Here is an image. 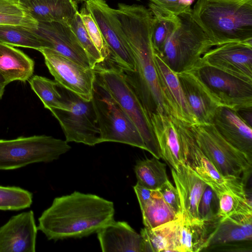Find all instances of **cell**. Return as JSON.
I'll return each instance as SVG.
<instances>
[{"mask_svg": "<svg viewBox=\"0 0 252 252\" xmlns=\"http://www.w3.org/2000/svg\"><path fill=\"white\" fill-rule=\"evenodd\" d=\"M92 102L99 131L100 143L114 142L146 151L139 130L110 94L94 80Z\"/></svg>", "mask_w": 252, "mask_h": 252, "instance_id": "7", "label": "cell"}, {"mask_svg": "<svg viewBox=\"0 0 252 252\" xmlns=\"http://www.w3.org/2000/svg\"><path fill=\"white\" fill-rule=\"evenodd\" d=\"M38 22L18 0H0V25L36 29Z\"/></svg>", "mask_w": 252, "mask_h": 252, "instance_id": "32", "label": "cell"}, {"mask_svg": "<svg viewBox=\"0 0 252 252\" xmlns=\"http://www.w3.org/2000/svg\"><path fill=\"white\" fill-rule=\"evenodd\" d=\"M141 211L143 223L148 228L156 227L180 217L165 202L158 189L153 190L151 197Z\"/></svg>", "mask_w": 252, "mask_h": 252, "instance_id": "28", "label": "cell"}, {"mask_svg": "<svg viewBox=\"0 0 252 252\" xmlns=\"http://www.w3.org/2000/svg\"><path fill=\"white\" fill-rule=\"evenodd\" d=\"M116 15L132 52L134 72L124 71L149 117L153 113L170 115L162 97L156 67L152 41L153 16L142 5L119 3Z\"/></svg>", "mask_w": 252, "mask_h": 252, "instance_id": "1", "label": "cell"}, {"mask_svg": "<svg viewBox=\"0 0 252 252\" xmlns=\"http://www.w3.org/2000/svg\"><path fill=\"white\" fill-rule=\"evenodd\" d=\"M55 80L61 86L82 99L90 101L93 94L95 73L76 62L48 48L38 50Z\"/></svg>", "mask_w": 252, "mask_h": 252, "instance_id": "11", "label": "cell"}, {"mask_svg": "<svg viewBox=\"0 0 252 252\" xmlns=\"http://www.w3.org/2000/svg\"><path fill=\"white\" fill-rule=\"evenodd\" d=\"M236 111L240 117L252 127V107L241 108Z\"/></svg>", "mask_w": 252, "mask_h": 252, "instance_id": "43", "label": "cell"}, {"mask_svg": "<svg viewBox=\"0 0 252 252\" xmlns=\"http://www.w3.org/2000/svg\"><path fill=\"white\" fill-rule=\"evenodd\" d=\"M191 16L215 46L252 44V0H197Z\"/></svg>", "mask_w": 252, "mask_h": 252, "instance_id": "3", "label": "cell"}, {"mask_svg": "<svg viewBox=\"0 0 252 252\" xmlns=\"http://www.w3.org/2000/svg\"><path fill=\"white\" fill-rule=\"evenodd\" d=\"M149 1L176 16L191 8L190 7L184 5L181 0H149Z\"/></svg>", "mask_w": 252, "mask_h": 252, "instance_id": "41", "label": "cell"}, {"mask_svg": "<svg viewBox=\"0 0 252 252\" xmlns=\"http://www.w3.org/2000/svg\"><path fill=\"white\" fill-rule=\"evenodd\" d=\"M187 101L198 124H212L220 100L210 91L200 78L194 67L176 73Z\"/></svg>", "mask_w": 252, "mask_h": 252, "instance_id": "15", "label": "cell"}, {"mask_svg": "<svg viewBox=\"0 0 252 252\" xmlns=\"http://www.w3.org/2000/svg\"><path fill=\"white\" fill-rule=\"evenodd\" d=\"M134 172L137 183L152 190L158 189L168 180L165 164L155 157L137 161Z\"/></svg>", "mask_w": 252, "mask_h": 252, "instance_id": "29", "label": "cell"}, {"mask_svg": "<svg viewBox=\"0 0 252 252\" xmlns=\"http://www.w3.org/2000/svg\"><path fill=\"white\" fill-rule=\"evenodd\" d=\"M154 58L160 91L170 115L189 126L198 124L187 101L176 73L162 61L155 50Z\"/></svg>", "mask_w": 252, "mask_h": 252, "instance_id": "16", "label": "cell"}, {"mask_svg": "<svg viewBox=\"0 0 252 252\" xmlns=\"http://www.w3.org/2000/svg\"><path fill=\"white\" fill-rule=\"evenodd\" d=\"M85 5L109 49L110 57L107 60L124 71L134 72V58L120 28L115 9L104 0H87Z\"/></svg>", "mask_w": 252, "mask_h": 252, "instance_id": "10", "label": "cell"}, {"mask_svg": "<svg viewBox=\"0 0 252 252\" xmlns=\"http://www.w3.org/2000/svg\"><path fill=\"white\" fill-rule=\"evenodd\" d=\"M85 29L104 61L110 58V52L100 30L85 5L79 11Z\"/></svg>", "mask_w": 252, "mask_h": 252, "instance_id": "37", "label": "cell"}, {"mask_svg": "<svg viewBox=\"0 0 252 252\" xmlns=\"http://www.w3.org/2000/svg\"><path fill=\"white\" fill-rule=\"evenodd\" d=\"M58 85L69 109H53L50 111L59 122L65 141L91 146L100 143L99 131L92 100H84Z\"/></svg>", "mask_w": 252, "mask_h": 252, "instance_id": "9", "label": "cell"}, {"mask_svg": "<svg viewBox=\"0 0 252 252\" xmlns=\"http://www.w3.org/2000/svg\"><path fill=\"white\" fill-rule=\"evenodd\" d=\"M65 140L45 135L0 139V170H14L38 162H49L70 149Z\"/></svg>", "mask_w": 252, "mask_h": 252, "instance_id": "6", "label": "cell"}, {"mask_svg": "<svg viewBox=\"0 0 252 252\" xmlns=\"http://www.w3.org/2000/svg\"><path fill=\"white\" fill-rule=\"evenodd\" d=\"M226 218L237 225L243 230L248 238L252 240V213H236Z\"/></svg>", "mask_w": 252, "mask_h": 252, "instance_id": "40", "label": "cell"}, {"mask_svg": "<svg viewBox=\"0 0 252 252\" xmlns=\"http://www.w3.org/2000/svg\"><path fill=\"white\" fill-rule=\"evenodd\" d=\"M6 85L0 78V99L1 98L4 92Z\"/></svg>", "mask_w": 252, "mask_h": 252, "instance_id": "44", "label": "cell"}, {"mask_svg": "<svg viewBox=\"0 0 252 252\" xmlns=\"http://www.w3.org/2000/svg\"><path fill=\"white\" fill-rule=\"evenodd\" d=\"M171 171L180 199L182 216L190 220L199 219V203L208 185L184 162L176 170L171 168Z\"/></svg>", "mask_w": 252, "mask_h": 252, "instance_id": "22", "label": "cell"}, {"mask_svg": "<svg viewBox=\"0 0 252 252\" xmlns=\"http://www.w3.org/2000/svg\"><path fill=\"white\" fill-rule=\"evenodd\" d=\"M106 61L110 63L109 66L100 63L94 68L95 81L110 94L136 126L146 151L159 159L160 151L147 112L123 71Z\"/></svg>", "mask_w": 252, "mask_h": 252, "instance_id": "4", "label": "cell"}, {"mask_svg": "<svg viewBox=\"0 0 252 252\" xmlns=\"http://www.w3.org/2000/svg\"><path fill=\"white\" fill-rule=\"evenodd\" d=\"M252 241L235 223L226 218L220 220L210 240L209 246L232 242Z\"/></svg>", "mask_w": 252, "mask_h": 252, "instance_id": "36", "label": "cell"}, {"mask_svg": "<svg viewBox=\"0 0 252 252\" xmlns=\"http://www.w3.org/2000/svg\"><path fill=\"white\" fill-rule=\"evenodd\" d=\"M29 84L32 91L50 111L53 109L69 110V105L58 89L56 81L39 75L32 76Z\"/></svg>", "mask_w": 252, "mask_h": 252, "instance_id": "30", "label": "cell"}, {"mask_svg": "<svg viewBox=\"0 0 252 252\" xmlns=\"http://www.w3.org/2000/svg\"><path fill=\"white\" fill-rule=\"evenodd\" d=\"M37 230L32 210L12 216L0 227V252H35Z\"/></svg>", "mask_w": 252, "mask_h": 252, "instance_id": "17", "label": "cell"}, {"mask_svg": "<svg viewBox=\"0 0 252 252\" xmlns=\"http://www.w3.org/2000/svg\"><path fill=\"white\" fill-rule=\"evenodd\" d=\"M211 66L252 83V44L229 42L211 48L195 65Z\"/></svg>", "mask_w": 252, "mask_h": 252, "instance_id": "13", "label": "cell"}, {"mask_svg": "<svg viewBox=\"0 0 252 252\" xmlns=\"http://www.w3.org/2000/svg\"><path fill=\"white\" fill-rule=\"evenodd\" d=\"M189 127L198 147L221 175L242 178L251 172L252 159L229 144L213 124Z\"/></svg>", "mask_w": 252, "mask_h": 252, "instance_id": "8", "label": "cell"}, {"mask_svg": "<svg viewBox=\"0 0 252 252\" xmlns=\"http://www.w3.org/2000/svg\"><path fill=\"white\" fill-rule=\"evenodd\" d=\"M32 193L16 186L0 185V210L19 211L30 208Z\"/></svg>", "mask_w": 252, "mask_h": 252, "instance_id": "34", "label": "cell"}, {"mask_svg": "<svg viewBox=\"0 0 252 252\" xmlns=\"http://www.w3.org/2000/svg\"><path fill=\"white\" fill-rule=\"evenodd\" d=\"M0 42L37 51L44 48L43 42L37 34L32 29L20 26L0 25Z\"/></svg>", "mask_w": 252, "mask_h": 252, "instance_id": "33", "label": "cell"}, {"mask_svg": "<svg viewBox=\"0 0 252 252\" xmlns=\"http://www.w3.org/2000/svg\"><path fill=\"white\" fill-rule=\"evenodd\" d=\"M198 74L222 105L235 111L252 107V83L230 75L214 67L196 65Z\"/></svg>", "mask_w": 252, "mask_h": 252, "instance_id": "12", "label": "cell"}, {"mask_svg": "<svg viewBox=\"0 0 252 252\" xmlns=\"http://www.w3.org/2000/svg\"><path fill=\"white\" fill-rule=\"evenodd\" d=\"M180 132L183 162L208 185H225L238 178L221 175L197 146L189 126L181 121Z\"/></svg>", "mask_w": 252, "mask_h": 252, "instance_id": "18", "label": "cell"}, {"mask_svg": "<svg viewBox=\"0 0 252 252\" xmlns=\"http://www.w3.org/2000/svg\"><path fill=\"white\" fill-rule=\"evenodd\" d=\"M97 238L103 252H143V239L127 222L114 220L97 232Z\"/></svg>", "mask_w": 252, "mask_h": 252, "instance_id": "23", "label": "cell"}, {"mask_svg": "<svg viewBox=\"0 0 252 252\" xmlns=\"http://www.w3.org/2000/svg\"><path fill=\"white\" fill-rule=\"evenodd\" d=\"M179 219L153 228L141 229L143 252H176V230Z\"/></svg>", "mask_w": 252, "mask_h": 252, "instance_id": "26", "label": "cell"}, {"mask_svg": "<svg viewBox=\"0 0 252 252\" xmlns=\"http://www.w3.org/2000/svg\"><path fill=\"white\" fill-rule=\"evenodd\" d=\"M153 129L162 158L175 170L183 164L180 120L163 113H153L150 116Z\"/></svg>", "mask_w": 252, "mask_h": 252, "instance_id": "19", "label": "cell"}, {"mask_svg": "<svg viewBox=\"0 0 252 252\" xmlns=\"http://www.w3.org/2000/svg\"><path fill=\"white\" fill-rule=\"evenodd\" d=\"M220 220H190L181 215L176 230V252H198L207 248Z\"/></svg>", "mask_w": 252, "mask_h": 252, "instance_id": "21", "label": "cell"}, {"mask_svg": "<svg viewBox=\"0 0 252 252\" xmlns=\"http://www.w3.org/2000/svg\"><path fill=\"white\" fill-rule=\"evenodd\" d=\"M136 0L139 1L140 0Z\"/></svg>", "mask_w": 252, "mask_h": 252, "instance_id": "47", "label": "cell"}, {"mask_svg": "<svg viewBox=\"0 0 252 252\" xmlns=\"http://www.w3.org/2000/svg\"><path fill=\"white\" fill-rule=\"evenodd\" d=\"M165 202L180 217L181 215V206L178 191L169 180L158 189Z\"/></svg>", "mask_w": 252, "mask_h": 252, "instance_id": "39", "label": "cell"}, {"mask_svg": "<svg viewBox=\"0 0 252 252\" xmlns=\"http://www.w3.org/2000/svg\"><path fill=\"white\" fill-rule=\"evenodd\" d=\"M73 0V1H75V0ZM75 2H76V1H75Z\"/></svg>", "mask_w": 252, "mask_h": 252, "instance_id": "46", "label": "cell"}, {"mask_svg": "<svg viewBox=\"0 0 252 252\" xmlns=\"http://www.w3.org/2000/svg\"><path fill=\"white\" fill-rule=\"evenodd\" d=\"M212 124L232 146L252 159V130L234 109L224 106L218 108Z\"/></svg>", "mask_w": 252, "mask_h": 252, "instance_id": "20", "label": "cell"}, {"mask_svg": "<svg viewBox=\"0 0 252 252\" xmlns=\"http://www.w3.org/2000/svg\"><path fill=\"white\" fill-rule=\"evenodd\" d=\"M32 30L41 38L44 48L53 50L84 67L91 68L87 55L68 23L38 22L37 29Z\"/></svg>", "mask_w": 252, "mask_h": 252, "instance_id": "14", "label": "cell"}, {"mask_svg": "<svg viewBox=\"0 0 252 252\" xmlns=\"http://www.w3.org/2000/svg\"><path fill=\"white\" fill-rule=\"evenodd\" d=\"M140 209L142 210L152 196L154 190L148 189L138 183L133 187Z\"/></svg>", "mask_w": 252, "mask_h": 252, "instance_id": "42", "label": "cell"}, {"mask_svg": "<svg viewBox=\"0 0 252 252\" xmlns=\"http://www.w3.org/2000/svg\"><path fill=\"white\" fill-rule=\"evenodd\" d=\"M79 43L89 58L91 67H94L104 61L91 40L82 21L79 11L68 22Z\"/></svg>", "mask_w": 252, "mask_h": 252, "instance_id": "35", "label": "cell"}, {"mask_svg": "<svg viewBox=\"0 0 252 252\" xmlns=\"http://www.w3.org/2000/svg\"><path fill=\"white\" fill-rule=\"evenodd\" d=\"M112 201L78 191L56 197L38 218V230L49 240L81 238L114 220Z\"/></svg>", "mask_w": 252, "mask_h": 252, "instance_id": "2", "label": "cell"}, {"mask_svg": "<svg viewBox=\"0 0 252 252\" xmlns=\"http://www.w3.org/2000/svg\"><path fill=\"white\" fill-rule=\"evenodd\" d=\"M75 1L78 3L80 2H85L87 0H75Z\"/></svg>", "mask_w": 252, "mask_h": 252, "instance_id": "45", "label": "cell"}, {"mask_svg": "<svg viewBox=\"0 0 252 252\" xmlns=\"http://www.w3.org/2000/svg\"><path fill=\"white\" fill-rule=\"evenodd\" d=\"M34 68V62L23 51L0 42V78L6 85L15 81H29Z\"/></svg>", "mask_w": 252, "mask_h": 252, "instance_id": "24", "label": "cell"}, {"mask_svg": "<svg viewBox=\"0 0 252 252\" xmlns=\"http://www.w3.org/2000/svg\"><path fill=\"white\" fill-rule=\"evenodd\" d=\"M219 199L215 191L208 185L200 199L198 208V218L205 221H213L218 219Z\"/></svg>", "mask_w": 252, "mask_h": 252, "instance_id": "38", "label": "cell"}, {"mask_svg": "<svg viewBox=\"0 0 252 252\" xmlns=\"http://www.w3.org/2000/svg\"><path fill=\"white\" fill-rule=\"evenodd\" d=\"M149 9L153 16L152 41L154 50L160 52L167 39L180 25L178 16L150 2Z\"/></svg>", "mask_w": 252, "mask_h": 252, "instance_id": "27", "label": "cell"}, {"mask_svg": "<svg viewBox=\"0 0 252 252\" xmlns=\"http://www.w3.org/2000/svg\"><path fill=\"white\" fill-rule=\"evenodd\" d=\"M209 186L215 191L218 197V217L221 220L236 213H252L251 199L248 195H242L229 190L224 189L220 185L218 184Z\"/></svg>", "mask_w": 252, "mask_h": 252, "instance_id": "31", "label": "cell"}, {"mask_svg": "<svg viewBox=\"0 0 252 252\" xmlns=\"http://www.w3.org/2000/svg\"><path fill=\"white\" fill-rule=\"evenodd\" d=\"M38 22L68 23L78 10L71 0H19Z\"/></svg>", "mask_w": 252, "mask_h": 252, "instance_id": "25", "label": "cell"}, {"mask_svg": "<svg viewBox=\"0 0 252 252\" xmlns=\"http://www.w3.org/2000/svg\"><path fill=\"white\" fill-rule=\"evenodd\" d=\"M180 25L160 53L162 61L175 72L190 69L215 46L191 16V8L178 15Z\"/></svg>", "mask_w": 252, "mask_h": 252, "instance_id": "5", "label": "cell"}]
</instances>
